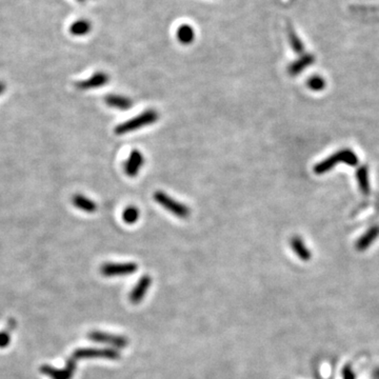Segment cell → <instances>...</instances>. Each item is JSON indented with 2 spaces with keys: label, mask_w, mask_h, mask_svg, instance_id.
Here are the masks:
<instances>
[{
  "label": "cell",
  "mask_w": 379,
  "mask_h": 379,
  "mask_svg": "<svg viewBox=\"0 0 379 379\" xmlns=\"http://www.w3.org/2000/svg\"><path fill=\"white\" fill-rule=\"evenodd\" d=\"M159 118V115L157 113V111L153 110V109H149L142 113H140L139 115L131 118L130 120H126L120 124H118L114 132L116 135H125L128 133L140 130L144 126H147L150 124L155 123Z\"/></svg>",
  "instance_id": "cell-1"
},
{
  "label": "cell",
  "mask_w": 379,
  "mask_h": 379,
  "mask_svg": "<svg viewBox=\"0 0 379 379\" xmlns=\"http://www.w3.org/2000/svg\"><path fill=\"white\" fill-rule=\"evenodd\" d=\"M339 163H346L348 165L355 166L358 163V156L351 149H343L316 164L314 166V173L317 175L325 174L331 171L336 164Z\"/></svg>",
  "instance_id": "cell-2"
},
{
  "label": "cell",
  "mask_w": 379,
  "mask_h": 379,
  "mask_svg": "<svg viewBox=\"0 0 379 379\" xmlns=\"http://www.w3.org/2000/svg\"><path fill=\"white\" fill-rule=\"evenodd\" d=\"M154 200L160 204L163 209H165L167 212H170L171 214L179 217V218H187L191 214V211H190V207L183 203H181L180 201L174 199L173 197H171L170 195H167L166 193L162 192V191H156L153 195Z\"/></svg>",
  "instance_id": "cell-3"
},
{
  "label": "cell",
  "mask_w": 379,
  "mask_h": 379,
  "mask_svg": "<svg viewBox=\"0 0 379 379\" xmlns=\"http://www.w3.org/2000/svg\"><path fill=\"white\" fill-rule=\"evenodd\" d=\"M72 357L75 361L78 359H92V358H102V359L117 361L120 358V354L115 349H96L84 348L76 350Z\"/></svg>",
  "instance_id": "cell-4"
},
{
  "label": "cell",
  "mask_w": 379,
  "mask_h": 379,
  "mask_svg": "<svg viewBox=\"0 0 379 379\" xmlns=\"http://www.w3.org/2000/svg\"><path fill=\"white\" fill-rule=\"evenodd\" d=\"M138 264L135 262H105L100 267V273L105 277L126 276L136 273Z\"/></svg>",
  "instance_id": "cell-5"
},
{
  "label": "cell",
  "mask_w": 379,
  "mask_h": 379,
  "mask_svg": "<svg viewBox=\"0 0 379 379\" xmlns=\"http://www.w3.org/2000/svg\"><path fill=\"white\" fill-rule=\"evenodd\" d=\"M88 338L91 342L98 343V344H104V345H110L117 349H123L128 347L129 340L125 338L124 336L121 335H114L105 332L100 331H92L88 334Z\"/></svg>",
  "instance_id": "cell-6"
},
{
  "label": "cell",
  "mask_w": 379,
  "mask_h": 379,
  "mask_svg": "<svg viewBox=\"0 0 379 379\" xmlns=\"http://www.w3.org/2000/svg\"><path fill=\"white\" fill-rule=\"evenodd\" d=\"M39 370L42 374L49 376L51 379H72L76 372V361L71 357L63 369H56L49 365H44L40 367Z\"/></svg>",
  "instance_id": "cell-7"
},
{
  "label": "cell",
  "mask_w": 379,
  "mask_h": 379,
  "mask_svg": "<svg viewBox=\"0 0 379 379\" xmlns=\"http://www.w3.org/2000/svg\"><path fill=\"white\" fill-rule=\"evenodd\" d=\"M144 164V156L139 150H133L124 162V173L133 178L138 175L142 165Z\"/></svg>",
  "instance_id": "cell-8"
},
{
  "label": "cell",
  "mask_w": 379,
  "mask_h": 379,
  "mask_svg": "<svg viewBox=\"0 0 379 379\" xmlns=\"http://www.w3.org/2000/svg\"><path fill=\"white\" fill-rule=\"evenodd\" d=\"M110 80V77L107 73L104 72H97L95 74H93L90 78L82 80V81H78L76 82V88L78 90H92V89H98L101 87H104Z\"/></svg>",
  "instance_id": "cell-9"
},
{
  "label": "cell",
  "mask_w": 379,
  "mask_h": 379,
  "mask_svg": "<svg viewBox=\"0 0 379 379\" xmlns=\"http://www.w3.org/2000/svg\"><path fill=\"white\" fill-rule=\"evenodd\" d=\"M153 280L151 278V276L149 275H143L138 282L135 285V287L133 288V290L130 293V301L133 305H138L144 297L149 291L151 285H152Z\"/></svg>",
  "instance_id": "cell-10"
},
{
  "label": "cell",
  "mask_w": 379,
  "mask_h": 379,
  "mask_svg": "<svg viewBox=\"0 0 379 379\" xmlns=\"http://www.w3.org/2000/svg\"><path fill=\"white\" fill-rule=\"evenodd\" d=\"M379 237V225H373L369 228L366 233L358 238L356 241V250L363 252L369 249L374 241Z\"/></svg>",
  "instance_id": "cell-11"
},
{
  "label": "cell",
  "mask_w": 379,
  "mask_h": 379,
  "mask_svg": "<svg viewBox=\"0 0 379 379\" xmlns=\"http://www.w3.org/2000/svg\"><path fill=\"white\" fill-rule=\"evenodd\" d=\"M315 61V57L312 54H302L297 60H295L289 67V74L291 76H297L301 72H304L308 67L313 65Z\"/></svg>",
  "instance_id": "cell-12"
},
{
  "label": "cell",
  "mask_w": 379,
  "mask_h": 379,
  "mask_svg": "<svg viewBox=\"0 0 379 379\" xmlns=\"http://www.w3.org/2000/svg\"><path fill=\"white\" fill-rule=\"evenodd\" d=\"M104 101L109 105V107L120 110V111L129 110L133 105V101L129 97L117 95V94H111V95L105 96Z\"/></svg>",
  "instance_id": "cell-13"
},
{
  "label": "cell",
  "mask_w": 379,
  "mask_h": 379,
  "mask_svg": "<svg viewBox=\"0 0 379 379\" xmlns=\"http://www.w3.org/2000/svg\"><path fill=\"white\" fill-rule=\"evenodd\" d=\"M291 248L296 256L302 261H309L312 258V253L306 245V242L299 236H294L291 239Z\"/></svg>",
  "instance_id": "cell-14"
},
{
  "label": "cell",
  "mask_w": 379,
  "mask_h": 379,
  "mask_svg": "<svg viewBox=\"0 0 379 379\" xmlns=\"http://www.w3.org/2000/svg\"><path fill=\"white\" fill-rule=\"evenodd\" d=\"M72 202L74 206L81 210L86 213H95L97 211V204L91 198L84 196L82 194H75L72 198Z\"/></svg>",
  "instance_id": "cell-15"
},
{
  "label": "cell",
  "mask_w": 379,
  "mask_h": 379,
  "mask_svg": "<svg viewBox=\"0 0 379 379\" xmlns=\"http://www.w3.org/2000/svg\"><path fill=\"white\" fill-rule=\"evenodd\" d=\"M356 180L359 186L361 192L368 196L371 192V186H370V180H369V171L367 165H362L357 168L356 171Z\"/></svg>",
  "instance_id": "cell-16"
},
{
  "label": "cell",
  "mask_w": 379,
  "mask_h": 379,
  "mask_svg": "<svg viewBox=\"0 0 379 379\" xmlns=\"http://www.w3.org/2000/svg\"><path fill=\"white\" fill-rule=\"evenodd\" d=\"M176 36L178 41L181 45H191L195 39V31L194 29L188 25H182L178 28L176 32Z\"/></svg>",
  "instance_id": "cell-17"
},
{
  "label": "cell",
  "mask_w": 379,
  "mask_h": 379,
  "mask_svg": "<svg viewBox=\"0 0 379 379\" xmlns=\"http://www.w3.org/2000/svg\"><path fill=\"white\" fill-rule=\"evenodd\" d=\"M92 30V25L89 20L80 19L75 21L70 27V33L74 36H86Z\"/></svg>",
  "instance_id": "cell-18"
},
{
  "label": "cell",
  "mask_w": 379,
  "mask_h": 379,
  "mask_svg": "<svg viewBox=\"0 0 379 379\" xmlns=\"http://www.w3.org/2000/svg\"><path fill=\"white\" fill-rule=\"evenodd\" d=\"M288 36H289L290 46L293 49V51L296 54H299V55L305 54V45L302 44V41L300 40V38L297 36L296 32H295L291 27L289 28Z\"/></svg>",
  "instance_id": "cell-19"
},
{
  "label": "cell",
  "mask_w": 379,
  "mask_h": 379,
  "mask_svg": "<svg viewBox=\"0 0 379 379\" xmlns=\"http://www.w3.org/2000/svg\"><path fill=\"white\" fill-rule=\"evenodd\" d=\"M140 216V212L138 207L134 206V205H130L128 207H125L123 213H122V219L125 223L128 224H134L138 221Z\"/></svg>",
  "instance_id": "cell-20"
},
{
  "label": "cell",
  "mask_w": 379,
  "mask_h": 379,
  "mask_svg": "<svg viewBox=\"0 0 379 379\" xmlns=\"http://www.w3.org/2000/svg\"><path fill=\"white\" fill-rule=\"evenodd\" d=\"M307 86L310 90H312L314 92H320L326 88L327 83H326L325 78H323L321 76L314 75V76H312L308 79Z\"/></svg>",
  "instance_id": "cell-21"
},
{
  "label": "cell",
  "mask_w": 379,
  "mask_h": 379,
  "mask_svg": "<svg viewBox=\"0 0 379 379\" xmlns=\"http://www.w3.org/2000/svg\"><path fill=\"white\" fill-rule=\"evenodd\" d=\"M8 328H6L5 331L0 332V349L7 348L11 343V332L16 326V323L14 319H10L8 323Z\"/></svg>",
  "instance_id": "cell-22"
},
{
  "label": "cell",
  "mask_w": 379,
  "mask_h": 379,
  "mask_svg": "<svg viewBox=\"0 0 379 379\" xmlns=\"http://www.w3.org/2000/svg\"><path fill=\"white\" fill-rule=\"evenodd\" d=\"M343 376H344V379H355V375L350 367H346L344 369Z\"/></svg>",
  "instance_id": "cell-23"
},
{
  "label": "cell",
  "mask_w": 379,
  "mask_h": 379,
  "mask_svg": "<svg viewBox=\"0 0 379 379\" xmlns=\"http://www.w3.org/2000/svg\"><path fill=\"white\" fill-rule=\"evenodd\" d=\"M6 83L4 81H0V95H3L4 92L6 91Z\"/></svg>",
  "instance_id": "cell-24"
},
{
  "label": "cell",
  "mask_w": 379,
  "mask_h": 379,
  "mask_svg": "<svg viewBox=\"0 0 379 379\" xmlns=\"http://www.w3.org/2000/svg\"><path fill=\"white\" fill-rule=\"evenodd\" d=\"M77 2L80 3V4H84V3H86V0H77Z\"/></svg>",
  "instance_id": "cell-25"
},
{
  "label": "cell",
  "mask_w": 379,
  "mask_h": 379,
  "mask_svg": "<svg viewBox=\"0 0 379 379\" xmlns=\"http://www.w3.org/2000/svg\"><path fill=\"white\" fill-rule=\"evenodd\" d=\"M378 376H379V373H378Z\"/></svg>",
  "instance_id": "cell-26"
}]
</instances>
